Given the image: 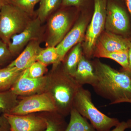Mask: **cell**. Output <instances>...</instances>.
Masks as SVG:
<instances>
[{"mask_svg":"<svg viewBox=\"0 0 131 131\" xmlns=\"http://www.w3.org/2000/svg\"><path fill=\"white\" fill-rule=\"evenodd\" d=\"M93 64L97 81L93 87L96 93L110 101V104L131 99V77L128 73L118 71L99 61Z\"/></svg>","mask_w":131,"mask_h":131,"instance_id":"cell-1","label":"cell"},{"mask_svg":"<svg viewBox=\"0 0 131 131\" xmlns=\"http://www.w3.org/2000/svg\"><path fill=\"white\" fill-rule=\"evenodd\" d=\"M61 63L52 65L51 69L46 74L45 92L52 97L57 112L65 117L70 114L75 97L83 86L78 84L73 77L66 73L61 66Z\"/></svg>","mask_w":131,"mask_h":131,"instance_id":"cell-2","label":"cell"},{"mask_svg":"<svg viewBox=\"0 0 131 131\" xmlns=\"http://www.w3.org/2000/svg\"><path fill=\"white\" fill-rule=\"evenodd\" d=\"M73 108L89 120L97 131H110L120 123L118 119L108 117L98 110L92 102L91 93L83 86L75 97Z\"/></svg>","mask_w":131,"mask_h":131,"instance_id":"cell-3","label":"cell"},{"mask_svg":"<svg viewBox=\"0 0 131 131\" xmlns=\"http://www.w3.org/2000/svg\"><path fill=\"white\" fill-rule=\"evenodd\" d=\"M33 18L12 3L4 5L0 9V39L8 44L12 36L24 30Z\"/></svg>","mask_w":131,"mask_h":131,"instance_id":"cell-4","label":"cell"},{"mask_svg":"<svg viewBox=\"0 0 131 131\" xmlns=\"http://www.w3.org/2000/svg\"><path fill=\"white\" fill-rule=\"evenodd\" d=\"M57 112L54 101L47 92L25 96H19L16 105L11 114L23 115L38 113Z\"/></svg>","mask_w":131,"mask_h":131,"instance_id":"cell-5","label":"cell"},{"mask_svg":"<svg viewBox=\"0 0 131 131\" xmlns=\"http://www.w3.org/2000/svg\"><path fill=\"white\" fill-rule=\"evenodd\" d=\"M107 4L106 0H94V12L85 36V53L91 56L94 48L105 26Z\"/></svg>","mask_w":131,"mask_h":131,"instance_id":"cell-6","label":"cell"},{"mask_svg":"<svg viewBox=\"0 0 131 131\" xmlns=\"http://www.w3.org/2000/svg\"><path fill=\"white\" fill-rule=\"evenodd\" d=\"M43 40L47 47H56L69 30L71 20L68 12L59 11L52 14L47 19Z\"/></svg>","mask_w":131,"mask_h":131,"instance_id":"cell-7","label":"cell"},{"mask_svg":"<svg viewBox=\"0 0 131 131\" xmlns=\"http://www.w3.org/2000/svg\"><path fill=\"white\" fill-rule=\"evenodd\" d=\"M40 19L34 17L21 32L12 36L8 44L13 56L17 57L32 40H43L45 27Z\"/></svg>","mask_w":131,"mask_h":131,"instance_id":"cell-8","label":"cell"},{"mask_svg":"<svg viewBox=\"0 0 131 131\" xmlns=\"http://www.w3.org/2000/svg\"><path fill=\"white\" fill-rule=\"evenodd\" d=\"M105 27L107 31L128 38L131 33L130 18L123 7L115 2L107 3Z\"/></svg>","mask_w":131,"mask_h":131,"instance_id":"cell-9","label":"cell"},{"mask_svg":"<svg viewBox=\"0 0 131 131\" xmlns=\"http://www.w3.org/2000/svg\"><path fill=\"white\" fill-rule=\"evenodd\" d=\"M3 114L9 123L10 131H43L46 127V120L43 114Z\"/></svg>","mask_w":131,"mask_h":131,"instance_id":"cell-10","label":"cell"},{"mask_svg":"<svg viewBox=\"0 0 131 131\" xmlns=\"http://www.w3.org/2000/svg\"><path fill=\"white\" fill-rule=\"evenodd\" d=\"M46 74L37 78H33L27 75L24 70L11 88L18 96H25L41 93L45 92L47 82Z\"/></svg>","mask_w":131,"mask_h":131,"instance_id":"cell-11","label":"cell"},{"mask_svg":"<svg viewBox=\"0 0 131 131\" xmlns=\"http://www.w3.org/2000/svg\"><path fill=\"white\" fill-rule=\"evenodd\" d=\"M86 27V24L84 21L81 20L78 22L56 46L59 63L62 62L69 51L82 40Z\"/></svg>","mask_w":131,"mask_h":131,"instance_id":"cell-12","label":"cell"},{"mask_svg":"<svg viewBox=\"0 0 131 131\" xmlns=\"http://www.w3.org/2000/svg\"><path fill=\"white\" fill-rule=\"evenodd\" d=\"M42 41L40 40L31 41L16 58L12 61L7 66L15 67L21 71L28 69L37 61L38 55L43 49L40 45Z\"/></svg>","mask_w":131,"mask_h":131,"instance_id":"cell-13","label":"cell"},{"mask_svg":"<svg viewBox=\"0 0 131 131\" xmlns=\"http://www.w3.org/2000/svg\"><path fill=\"white\" fill-rule=\"evenodd\" d=\"M130 42L129 39L107 31L101 34L97 43L106 51L117 52L128 51Z\"/></svg>","mask_w":131,"mask_h":131,"instance_id":"cell-14","label":"cell"},{"mask_svg":"<svg viewBox=\"0 0 131 131\" xmlns=\"http://www.w3.org/2000/svg\"><path fill=\"white\" fill-rule=\"evenodd\" d=\"M73 77L82 86L89 84L93 87L97 81L93 64L83 56L78 63Z\"/></svg>","mask_w":131,"mask_h":131,"instance_id":"cell-15","label":"cell"},{"mask_svg":"<svg viewBox=\"0 0 131 131\" xmlns=\"http://www.w3.org/2000/svg\"><path fill=\"white\" fill-rule=\"evenodd\" d=\"M23 71L15 67L0 68V91L11 89Z\"/></svg>","mask_w":131,"mask_h":131,"instance_id":"cell-16","label":"cell"},{"mask_svg":"<svg viewBox=\"0 0 131 131\" xmlns=\"http://www.w3.org/2000/svg\"><path fill=\"white\" fill-rule=\"evenodd\" d=\"M70 114L69 122L64 131H97L74 108L71 110Z\"/></svg>","mask_w":131,"mask_h":131,"instance_id":"cell-17","label":"cell"},{"mask_svg":"<svg viewBox=\"0 0 131 131\" xmlns=\"http://www.w3.org/2000/svg\"><path fill=\"white\" fill-rule=\"evenodd\" d=\"M96 49L95 56L98 58H103L112 59L121 65L124 71H126L128 69L129 65L128 51L108 52L106 51L103 47L96 43Z\"/></svg>","mask_w":131,"mask_h":131,"instance_id":"cell-18","label":"cell"},{"mask_svg":"<svg viewBox=\"0 0 131 131\" xmlns=\"http://www.w3.org/2000/svg\"><path fill=\"white\" fill-rule=\"evenodd\" d=\"M82 56L81 45L80 43L73 47L67 57L64 58L62 61L63 62L62 67L64 71L73 77L78 63Z\"/></svg>","mask_w":131,"mask_h":131,"instance_id":"cell-19","label":"cell"},{"mask_svg":"<svg viewBox=\"0 0 131 131\" xmlns=\"http://www.w3.org/2000/svg\"><path fill=\"white\" fill-rule=\"evenodd\" d=\"M46 122V127L43 131H64L67 124L64 117L57 112L43 113Z\"/></svg>","mask_w":131,"mask_h":131,"instance_id":"cell-20","label":"cell"},{"mask_svg":"<svg viewBox=\"0 0 131 131\" xmlns=\"http://www.w3.org/2000/svg\"><path fill=\"white\" fill-rule=\"evenodd\" d=\"M62 0H40L39 6L35 13L42 24L47 20L53 12L58 7Z\"/></svg>","mask_w":131,"mask_h":131,"instance_id":"cell-21","label":"cell"},{"mask_svg":"<svg viewBox=\"0 0 131 131\" xmlns=\"http://www.w3.org/2000/svg\"><path fill=\"white\" fill-rule=\"evenodd\" d=\"M18 101L19 96L11 89L0 91V113H10Z\"/></svg>","mask_w":131,"mask_h":131,"instance_id":"cell-22","label":"cell"},{"mask_svg":"<svg viewBox=\"0 0 131 131\" xmlns=\"http://www.w3.org/2000/svg\"><path fill=\"white\" fill-rule=\"evenodd\" d=\"M37 61L47 66L58 64L59 62L58 53L56 47H47L43 48L38 55Z\"/></svg>","mask_w":131,"mask_h":131,"instance_id":"cell-23","label":"cell"},{"mask_svg":"<svg viewBox=\"0 0 131 131\" xmlns=\"http://www.w3.org/2000/svg\"><path fill=\"white\" fill-rule=\"evenodd\" d=\"M25 70L28 77L31 78H37L46 75L48 69L47 66L39 61H36Z\"/></svg>","mask_w":131,"mask_h":131,"instance_id":"cell-24","label":"cell"},{"mask_svg":"<svg viewBox=\"0 0 131 131\" xmlns=\"http://www.w3.org/2000/svg\"><path fill=\"white\" fill-rule=\"evenodd\" d=\"M40 0H15L11 3L20 8L32 18L35 17L34 8Z\"/></svg>","mask_w":131,"mask_h":131,"instance_id":"cell-25","label":"cell"},{"mask_svg":"<svg viewBox=\"0 0 131 131\" xmlns=\"http://www.w3.org/2000/svg\"><path fill=\"white\" fill-rule=\"evenodd\" d=\"M13 57L8 45L0 39V68L11 61Z\"/></svg>","mask_w":131,"mask_h":131,"instance_id":"cell-26","label":"cell"},{"mask_svg":"<svg viewBox=\"0 0 131 131\" xmlns=\"http://www.w3.org/2000/svg\"><path fill=\"white\" fill-rule=\"evenodd\" d=\"M10 126L4 114L0 115V131H10Z\"/></svg>","mask_w":131,"mask_h":131,"instance_id":"cell-27","label":"cell"},{"mask_svg":"<svg viewBox=\"0 0 131 131\" xmlns=\"http://www.w3.org/2000/svg\"><path fill=\"white\" fill-rule=\"evenodd\" d=\"M83 0H62L61 4L64 7L79 6Z\"/></svg>","mask_w":131,"mask_h":131,"instance_id":"cell-28","label":"cell"},{"mask_svg":"<svg viewBox=\"0 0 131 131\" xmlns=\"http://www.w3.org/2000/svg\"><path fill=\"white\" fill-rule=\"evenodd\" d=\"M127 129H128L127 123L126 122L122 121L120 122L117 126L115 127L114 129L110 131H125Z\"/></svg>","mask_w":131,"mask_h":131,"instance_id":"cell-29","label":"cell"},{"mask_svg":"<svg viewBox=\"0 0 131 131\" xmlns=\"http://www.w3.org/2000/svg\"><path fill=\"white\" fill-rule=\"evenodd\" d=\"M128 60H129V65L128 69L125 71L128 73L131 77V41L129 43V47L128 50Z\"/></svg>","mask_w":131,"mask_h":131,"instance_id":"cell-30","label":"cell"},{"mask_svg":"<svg viewBox=\"0 0 131 131\" xmlns=\"http://www.w3.org/2000/svg\"><path fill=\"white\" fill-rule=\"evenodd\" d=\"M127 9L131 17V0H125ZM131 39H130L131 41Z\"/></svg>","mask_w":131,"mask_h":131,"instance_id":"cell-31","label":"cell"},{"mask_svg":"<svg viewBox=\"0 0 131 131\" xmlns=\"http://www.w3.org/2000/svg\"><path fill=\"white\" fill-rule=\"evenodd\" d=\"M11 3L10 0H0V9L3 6Z\"/></svg>","mask_w":131,"mask_h":131,"instance_id":"cell-32","label":"cell"},{"mask_svg":"<svg viewBox=\"0 0 131 131\" xmlns=\"http://www.w3.org/2000/svg\"><path fill=\"white\" fill-rule=\"evenodd\" d=\"M129 103L131 104V99H124V100H121L119 101L117 103Z\"/></svg>","mask_w":131,"mask_h":131,"instance_id":"cell-33","label":"cell"},{"mask_svg":"<svg viewBox=\"0 0 131 131\" xmlns=\"http://www.w3.org/2000/svg\"><path fill=\"white\" fill-rule=\"evenodd\" d=\"M127 125H128V128H131V119L128 120L127 121Z\"/></svg>","mask_w":131,"mask_h":131,"instance_id":"cell-34","label":"cell"},{"mask_svg":"<svg viewBox=\"0 0 131 131\" xmlns=\"http://www.w3.org/2000/svg\"><path fill=\"white\" fill-rule=\"evenodd\" d=\"M15 1V0H10V2H12L14 1Z\"/></svg>","mask_w":131,"mask_h":131,"instance_id":"cell-35","label":"cell"},{"mask_svg":"<svg viewBox=\"0 0 131 131\" xmlns=\"http://www.w3.org/2000/svg\"><path fill=\"white\" fill-rule=\"evenodd\" d=\"M120 1H124L125 0H120Z\"/></svg>","mask_w":131,"mask_h":131,"instance_id":"cell-36","label":"cell"},{"mask_svg":"<svg viewBox=\"0 0 131 131\" xmlns=\"http://www.w3.org/2000/svg\"></svg>","mask_w":131,"mask_h":131,"instance_id":"cell-37","label":"cell"}]
</instances>
